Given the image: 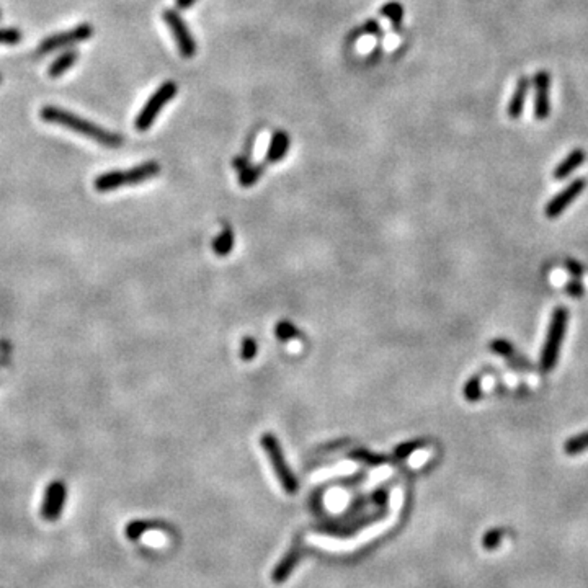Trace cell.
<instances>
[{"mask_svg": "<svg viewBox=\"0 0 588 588\" xmlns=\"http://www.w3.org/2000/svg\"><path fill=\"white\" fill-rule=\"evenodd\" d=\"M41 120L51 125H59L64 128H69L74 133H79L82 136L90 137L98 144L105 147H120L123 144V137L120 134H115L105 130V128L95 125V123L87 121L82 116H77L74 113L63 110V108L48 105L43 106L39 111Z\"/></svg>", "mask_w": 588, "mask_h": 588, "instance_id": "6da1fadb", "label": "cell"}, {"mask_svg": "<svg viewBox=\"0 0 588 588\" xmlns=\"http://www.w3.org/2000/svg\"><path fill=\"white\" fill-rule=\"evenodd\" d=\"M567 321H569V312H567V309L565 307L556 309L553 314V319H551L548 335H546L543 353H541V368H543V371L554 369L557 358H559L562 340H564V335H565Z\"/></svg>", "mask_w": 588, "mask_h": 588, "instance_id": "7a4b0ae2", "label": "cell"}, {"mask_svg": "<svg viewBox=\"0 0 588 588\" xmlns=\"http://www.w3.org/2000/svg\"><path fill=\"white\" fill-rule=\"evenodd\" d=\"M260 443H262V448L267 453L268 459H270L273 472H275L278 481H280L283 490H285L286 494H296L299 487L298 479L293 474L291 467L288 466L278 438L275 435H271V433H265V435L260 438Z\"/></svg>", "mask_w": 588, "mask_h": 588, "instance_id": "3957f363", "label": "cell"}, {"mask_svg": "<svg viewBox=\"0 0 588 588\" xmlns=\"http://www.w3.org/2000/svg\"><path fill=\"white\" fill-rule=\"evenodd\" d=\"M177 92H178V87L175 82L172 80L164 82V84L159 87V89L151 95V98L146 102V105L142 106V110L139 111L136 121H134L136 130L147 131L149 128L154 125V121L157 120V116L161 115L164 106L177 97Z\"/></svg>", "mask_w": 588, "mask_h": 588, "instance_id": "277c9868", "label": "cell"}, {"mask_svg": "<svg viewBox=\"0 0 588 588\" xmlns=\"http://www.w3.org/2000/svg\"><path fill=\"white\" fill-rule=\"evenodd\" d=\"M162 18H164V22L167 23L170 32L173 33V38L180 51V56L185 59H192L196 54L198 46H196V41L193 38L192 32L188 30L187 22H185V20L180 17L177 12H175V10H169V8L164 10Z\"/></svg>", "mask_w": 588, "mask_h": 588, "instance_id": "5b68a950", "label": "cell"}, {"mask_svg": "<svg viewBox=\"0 0 588 588\" xmlns=\"http://www.w3.org/2000/svg\"><path fill=\"white\" fill-rule=\"evenodd\" d=\"M94 36V28L89 23H82L79 27L69 30V32H63L58 35H51L48 38L43 39V43L39 44L38 53L39 54H49L53 51L59 48H66V46H72L77 43H84V41L90 39Z\"/></svg>", "mask_w": 588, "mask_h": 588, "instance_id": "8992f818", "label": "cell"}, {"mask_svg": "<svg viewBox=\"0 0 588 588\" xmlns=\"http://www.w3.org/2000/svg\"><path fill=\"white\" fill-rule=\"evenodd\" d=\"M302 554H304L302 538H298L291 544V548L286 551L285 556H283L281 559L278 561V564L273 567L271 575H270L273 584L283 585L285 582H288V579H290V577L293 575V572L296 570L299 562H301Z\"/></svg>", "mask_w": 588, "mask_h": 588, "instance_id": "52a82bcc", "label": "cell"}, {"mask_svg": "<svg viewBox=\"0 0 588 588\" xmlns=\"http://www.w3.org/2000/svg\"><path fill=\"white\" fill-rule=\"evenodd\" d=\"M67 498V487L64 482H51L44 492L43 503H41V517L46 522H56L61 515Z\"/></svg>", "mask_w": 588, "mask_h": 588, "instance_id": "ba28073f", "label": "cell"}, {"mask_svg": "<svg viewBox=\"0 0 588 588\" xmlns=\"http://www.w3.org/2000/svg\"><path fill=\"white\" fill-rule=\"evenodd\" d=\"M585 187H587L585 178H575L574 182H570L564 190H562V192L557 193L554 198L546 204V209H544L546 218L554 219L557 218V216H561L567 209V206H569L572 201H575L577 196L584 192Z\"/></svg>", "mask_w": 588, "mask_h": 588, "instance_id": "9c48e42d", "label": "cell"}, {"mask_svg": "<svg viewBox=\"0 0 588 588\" xmlns=\"http://www.w3.org/2000/svg\"><path fill=\"white\" fill-rule=\"evenodd\" d=\"M533 84L536 89L534 95V116L536 120L544 121L551 115V74L546 71L536 72L533 77Z\"/></svg>", "mask_w": 588, "mask_h": 588, "instance_id": "30bf717a", "label": "cell"}, {"mask_svg": "<svg viewBox=\"0 0 588 588\" xmlns=\"http://www.w3.org/2000/svg\"><path fill=\"white\" fill-rule=\"evenodd\" d=\"M528 92H529V79L526 75H522L518 79L517 89H515V94L512 98H510L508 106H507V113L512 120H518V118L522 116V113L525 110V102H526V98H528Z\"/></svg>", "mask_w": 588, "mask_h": 588, "instance_id": "8fae6325", "label": "cell"}, {"mask_svg": "<svg viewBox=\"0 0 588 588\" xmlns=\"http://www.w3.org/2000/svg\"><path fill=\"white\" fill-rule=\"evenodd\" d=\"M126 173V185H139L144 183L146 180H151L161 173V165L154 161L139 164L136 167L128 170Z\"/></svg>", "mask_w": 588, "mask_h": 588, "instance_id": "7c38bea8", "label": "cell"}, {"mask_svg": "<svg viewBox=\"0 0 588 588\" xmlns=\"http://www.w3.org/2000/svg\"><path fill=\"white\" fill-rule=\"evenodd\" d=\"M290 136L285 131H276L270 139V146L267 151V162L276 164L285 159L290 151Z\"/></svg>", "mask_w": 588, "mask_h": 588, "instance_id": "4fadbf2b", "label": "cell"}, {"mask_svg": "<svg viewBox=\"0 0 588 588\" xmlns=\"http://www.w3.org/2000/svg\"><path fill=\"white\" fill-rule=\"evenodd\" d=\"M587 159V154L584 149H574L569 156H567L564 161H562L559 165H557L556 170H554V178L556 180H564L569 177V175L580 167L582 164L585 162Z\"/></svg>", "mask_w": 588, "mask_h": 588, "instance_id": "5bb4252c", "label": "cell"}, {"mask_svg": "<svg viewBox=\"0 0 588 588\" xmlns=\"http://www.w3.org/2000/svg\"><path fill=\"white\" fill-rule=\"evenodd\" d=\"M126 185V173L121 172V170H111V172L102 173L95 178L94 187L97 192L105 193L111 192V190L121 188Z\"/></svg>", "mask_w": 588, "mask_h": 588, "instance_id": "9a60e30c", "label": "cell"}, {"mask_svg": "<svg viewBox=\"0 0 588 588\" xmlns=\"http://www.w3.org/2000/svg\"><path fill=\"white\" fill-rule=\"evenodd\" d=\"M77 59H79V53H77L75 49L66 51V53L58 56V58L53 61V64H51L48 69V75L53 77V79H58V77L66 74V72L75 64Z\"/></svg>", "mask_w": 588, "mask_h": 588, "instance_id": "2e32d148", "label": "cell"}, {"mask_svg": "<svg viewBox=\"0 0 588 588\" xmlns=\"http://www.w3.org/2000/svg\"><path fill=\"white\" fill-rule=\"evenodd\" d=\"M232 245H234V234H232V231L229 228L221 231L218 237L213 240V250H214V254L219 257L228 255L232 250Z\"/></svg>", "mask_w": 588, "mask_h": 588, "instance_id": "e0dca14e", "label": "cell"}, {"mask_svg": "<svg viewBox=\"0 0 588 588\" xmlns=\"http://www.w3.org/2000/svg\"><path fill=\"white\" fill-rule=\"evenodd\" d=\"M263 175V167L262 165H247L245 169H242L239 172V182L244 188L254 187V185L259 182V178Z\"/></svg>", "mask_w": 588, "mask_h": 588, "instance_id": "ac0fdd59", "label": "cell"}, {"mask_svg": "<svg viewBox=\"0 0 588 588\" xmlns=\"http://www.w3.org/2000/svg\"><path fill=\"white\" fill-rule=\"evenodd\" d=\"M159 528L157 523L154 522H142V520H136V522H131L128 523L125 533H126V538L131 539V541H136L141 538V536L146 533L149 529H156Z\"/></svg>", "mask_w": 588, "mask_h": 588, "instance_id": "d6986e66", "label": "cell"}, {"mask_svg": "<svg viewBox=\"0 0 588 588\" xmlns=\"http://www.w3.org/2000/svg\"><path fill=\"white\" fill-rule=\"evenodd\" d=\"M381 15L389 20L392 25H396V27H399L402 23V18H404V7L399 2H389L383 5V8H381Z\"/></svg>", "mask_w": 588, "mask_h": 588, "instance_id": "ffe728a7", "label": "cell"}, {"mask_svg": "<svg viewBox=\"0 0 588 588\" xmlns=\"http://www.w3.org/2000/svg\"><path fill=\"white\" fill-rule=\"evenodd\" d=\"M585 450H588V431L580 433V435L577 436H572L564 445V451L567 455H579V453Z\"/></svg>", "mask_w": 588, "mask_h": 588, "instance_id": "44dd1931", "label": "cell"}, {"mask_svg": "<svg viewBox=\"0 0 588 588\" xmlns=\"http://www.w3.org/2000/svg\"><path fill=\"white\" fill-rule=\"evenodd\" d=\"M481 396H482L481 379L472 378L466 384V388H464V397H466L467 400H477V399H481Z\"/></svg>", "mask_w": 588, "mask_h": 588, "instance_id": "7402d4cb", "label": "cell"}, {"mask_svg": "<svg viewBox=\"0 0 588 588\" xmlns=\"http://www.w3.org/2000/svg\"><path fill=\"white\" fill-rule=\"evenodd\" d=\"M22 33L15 28H0V44H18Z\"/></svg>", "mask_w": 588, "mask_h": 588, "instance_id": "603a6c76", "label": "cell"}, {"mask_svg": "<svg viewBox=\"0 0 588 588\" xmlns=\"http://www.w3.org/2000/svg\"><path fill=\"white\" fill-rule=\"evenodd\" d=\"M257 355V343L254 338L245 337L244 342H242V360L249 361Z\"/></svg>", "mask_w": 588, "mask_h": 588, "instance_id": "cb8c5ba5", "label": "cell"}, {"mask_svg": "<svg viewBox=\"0 0 588 588\" xmlns=\"http://www.w3.org/2000/svg\"><path fill=\"white\" fill-rule=\"evenodd\" d=\"M276 335L278 337H280L281 340H290L293 335H296V329H294L291 324H288V322H281L280 326L276 327Z\"/></svg>", "mask_w": 588, "mask_h": 588, "instance_id": "d4e9b609", "label": "cell"}, {"mask_svg": "<svg viewBox=\"0 0 588 588\" xmlns=\"http://www.w3.org/2000/svg\"><path fill=\"white\" fill-rule=\"evenodd\" d=\"M490 348L498 355H510L513 350L512 345H510L508 342H505V340H495V342L490 345Z\"/></svg>", "mask_w": 588, "mask_h": 588, "instance_id": "484cf974", "label": "cell"}, {"mask_svg": "<svg viewBox=\"0 0 588 588\" xmlns=\"http://www.w3.org/2000/svg\"><path fill=\"white\" fill-rule=\"evenodd\" d=\"M498 541H500V531H492V533L487 534L486 544L490 548V546H492V543H498Z\"/></svg>", "mask_w": 588, "mask_h": 588, "instance_id": "4316f807", "label": "cell"}, {"mask_svg": "<svg viewBox=\"0 0 588 588\" xmlns=\"http://www.w3.org/2000/svg\"><path fill=\"white\" fill-rule=\"evenodd\" d=\"M365 32H366V33H378V32H379L378 23H376L374 20H369V22L365 25Z\"/></svg>", "mask_w": 588, "mask_h": 588, "instance_id": "83f0119b", "label": "cell"}, {"mask_svg": "<svg viewBox=\"0 0 588 588\" xmlns=\"http://www.w3.org/2000/svg\"><path fill=\"white\" fill-rule=\"evenodd\" d=\"M247 165H249V161H247L245 157H239V159H235V161H234V167L237 170H239V172H240L242 169H245Z\"/></svg>", "mask_w": 588, "mask_h": 588, "instance_id": "f1b7e54d", "label": "cell"}, {"mask_svg": "<svg viewBox=\"0 0 588 588\" xmlns=\"http://www.w3.org/2000/svg\"><path fill=\"white\" fill-rule=\"evenodd\" d=\"M195 0H177V7L182 10V8H188L190 5H192Z\"/></svg>", "mask_w": 588, "mask_h": 588, "instance_id": "f546056e", "label": "cell"}, {"mask_svg": "<svg viewBox=\"0 0 588 588\" xmlns=\"http://www.w3.org/2000/svg\"><path fill=\"white\" fill-rule=\"evenodd\" d=\"M0 17H2V13H0Z\"/></svg>", "mask_w": 588, "mask_h": 588, "instance_id": "4dcf8cb0", "label": "cell"}, {"mask_svg": "<svg viewBox=\"0 0 588 588\" xmlns=\"http://www.w3.org/2000/svg\"><path fill=\"white\" fill-rule=\"evenodd\" d=\"M0 82H2V79H0Z\"/></svg>", "mask_w": 588, "mask_h": 588, "instance_id": "1f68e13d", "label": "cell"}]
</instances>
